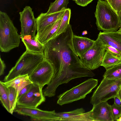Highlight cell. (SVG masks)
Segmentation results:
<instances>
[{
  "label": "cell",
  "instance_id": "21",
  "mask_svg": "<svg viewBox=\"0 0 121 121\" xmlns=\"http://www.w3.org/2000/svg\"><path fill=\"white\" fill-rule=\"evenodd\" d=\"M121 63V58L115 57L106 51L101 66L106 70Z\"/></svg>",
  "mask_w": 121,
  "mask_h": 121
},
{
  "label": "cell",
  "instance_id": "14",
  "mask_svg": "<svg viewBox=\"0 0 121 121\" xmlns=\"http://www.w3.org/2000/svg\"><path fill=\"white\" fill-rule=\"evenodd\" d=\"M63 15L54 22L42 30L37 32L36 35V37L37 39L42 44L44 45L50 40L54 38Z\"/></svg>",
  "mask_w": 121,
  "mask_h": 121
},
{
  "label": "cell",
  "instance_id": "2",
  "mask_svg": "<svg viewBox=\"0 0 121 121\" xmlns=\"http://www.w3.org/2000/svg\"><path fill=\"white\" fill-rule=\"evenodd\" d=\"M20 35L12 20L5 13L0 11V50L8 52L18 47Z\"/></svg>",
  "mask_w": 121,
  "mask_h": 121
},
{
  "label": "cell",
  "instance_id": "7",
  "mask_svg": "<svg viewBox=\"0 0 121 121\" xmlns=\"http://www.w3.org/2000/svg\"><path fill=\"white\" fill-rule=\"evenodd\" d=\"M106 51L104 45L97 38L92 46L80 58L86 67L93 70L101 66Z\"/></svg>",
  "mask_w": 121,
  "mask_h": 121
},
{
  "label": "cell",
  "instance_id": "38",
  "mask_svg": "<svg viewBox=\"0 0 121 121\" xmlns=\"http://www.w3.org/2000/svg\"><path fill=\"white\" fill-rule=\"evenodd\" d=\"M105 0L106 1V0Z\"/></svg>",
  "mask_w": 121,
  "mask_h": 121
},
{
  "label": "cell",
  "instance_id": "13",
  "mask_svg": "<svg viewBox=\"0 0 121 121\" xmlns=\"http://www.w3.org/2000/svg\"><path fill=\"white\" fill-rule=\"evenodd\" d=\"M97 38L104 45L110 46L121 52V32L118 31H100Z\"/></svg>",
  "mask_w": 121,
  "mask_h": 121
},
{
  "label": "cell",
  "instance_id": "33",
  "mask_svg": "<svg viewBox=\"0 0 121 121\" xmlns=\"http://www.w3.org/2000/svg\"><path fill=\"white\" fill-rule=\"evenodd\" d=\"M118 17L120 28H121V10L119 13Z\"/></svg>",
  "mask_w": 121,
  "mask_h": 121
},
{
  "label": "cell",
  "instance_id": "17",
  "mask_svg": "<svg viewBox=\"0 0 121 121\" xmlns=\"http://www.w3.org/2000/svg\"><path fill=\"white\" fill-rule=\"evenodd\" d=\"M84 109L81 108L72 111L56 113L58 121H83L85 117Z\"/></svg>",
  "mask_w": 121,
  "mask_h": 121
},
{
  "label": "cell",
  "instance_id": "24",
  "mask_svg": "<svg viewBox=\"0 0 121 121\" xmlns=\"http://www.w3.org/2000/svg\"><path fill=\"white\" fill-rule=\"evenodd\" d=\"M0 99L3 105L10 113V107L7 87L0 82Z\"/></svg>",
  "mask_w": 121,
  "mask_h": 121
},
{
  "label": "cell",
  "instance_id": "27",
  "mask_svg": "<svg viewBox=\"0 0 121 121\" xmlns=\"http://www.w3.org/2000/svg\"><path fill=\"white\" fill-rule=\"evenodd\" d=\"M118 15L121 10V0H106Z\"/></svg>",
  "mask_w": 121,
  "mask_h": 121
},
{
  "label": "cell",
  "instance_id": "23",
  "mask_svg": "<svg viewBox=\"0 0 121 121\" xmlns=\"http://www.w3.org/2000/svg\"><path fill=\"white\" fill-rule=\"evenodd\" d=\"M103 77L107 79H121V63L106 70Z\"/></svg>",
  "mask_w": 121,
  "mask_h": 121
},
{
  "label": "cell",
  "instance_id": "20",
  "mask_svg": "<svg viewBox=\"0 0 121 121\" xmlns=\"http://www.w3.org/2000/svg\"><path fill=\"white\" fill-rule=\"evenodd\" d=\"M69 0H56L54 2L51 3L48 10L46 14H50L65 10L67 8Z\"/></svg>",
  "mask_w": 121,
  "mask_h": 121
},
{
  "label": "cell",
  "instance_id": "10",
  "mask_svg": "<svg viewBox=\"0 0 121 121\" xmlns=\"http://www.w3.org/2000/svg\"><path fill=\"white\" fill-rule=\"evenodd\" d=\"M14 112L20 115L29 116L32 121H58L56 112L55 110L51 111H44L37 108H30L17 105Z\"/></svg>",
  "mask_w": 121,
  "mask_h": 121
},
{
  "label": "cell",
  "instance_id": "35",
  "mask_svg": "<svg viewBox=\"0 0 121 121\" xmlns=\"http://www.w3.org/2000/svg\"><path fill=\"white\" fill-rule=\"evenodd\" d=\"M116 121H121V116L118 119H117Z\"/></svg>",
  "mask_w": 121,
  "mask_h": 121
},
{
  "label": "cell",
  "instance_id": "19",
  "mask_svg": "<svg viewBox=\"0 0 121 121\" xmlns=\"http://www.w3.org/2000/svg\"><path fill=\"white\" fill-rule=\"evenodd\" d=\"M21 38L26 47V50L36 53H43L44 45L37 39L36 36L27 35Z\"/></svg>",
  "mask_w": 121,
  "mask_h": 121
},
{
  "label": "cell",
  "instance_id": "30",
  "mask_svg": "<svg viewBox=\"0 0 121 121\" xmlns=\"http://www.w3.org/2000/svg\"><path fill=\"white\" fill-rule=\"evenodd\" d=\"M94 0H75V3L78 5L82 7L87 6Z\"/></svg>",
  "mask_w": 121,
  "mask_h": 121
},
{
  "label": "cell",
  "instance_id": "11",
  "mask_svg": "<svg viewBox=\"0 0 121 121\" xmlns=\"http://www.w3.org/2000/svg\"><path fill=\"white\" fill-rule=\"evenodd\" d=\"M19 14L21 29L20 37L27 35L36 36L37 23L32 9L29 6H26Z\"/></svg>",
  "mask_w": 121,
  "mask_h": 121
},
{
  "label": "cell",
  "instance_id": "18",
  "mask_svg": "<svg viewBox=\"0 0 121 121\" xmlns=\"http://www.w3.org/2000/svg\"><path fill=\"white\" fill-rule=\"evenodd\" d=\"M4 85L7 87L11 86L16 90L17 97L21 90L27 85L32 83L29 78L28 74L20 75L9 81L6 82L0 81Z\"/></svg>",
  "mask_w": 121,
  "mask_h": 121
},
{
  "label": "cell",
  "instance_id": "31",
  "mask_svg": "<svg viewBox=\"0 0 121 121\" xmlns=\"http://www.w3.org/2000/svg\"><path fill=\"white\" fill-rule=\"evenodd\" d=\"M6 68V65L3 60L0 57V76L3 75Z\"/></svg>",
  "mask_w": 121,
  "mask_h": 121
},
{
  "label": "cell",
  "instance_id": "34",
  "mask_svg": "<svg viewBox=\"0 0 121 121\" xmlns=\"http://www.w3.org/2000/svg\"><path fill=\"white\" fill-rule=\"evenodd\" d=\"M117 95L121 101V88L119 91Z\"/></svg>",
  "mask_w": 121,
  "mask_h": 121
},
{
  "label": "cell",
  "instance_id": "29",
  "mask_svg": "<svg viewBox=\"0 0 121 121\" xmlns=\"http://www.w3.org/2000/svg\"><path fill=\"white\" fill-rule=\"evenodd\" d=\"M33 83L29 84L23 87L19 93L17 97V100L21 96L27 92L32 86Z\"/></svg>",
  "mask_w": 121,
  "mask_h": 121
},
{
  "label": "cell",
  "instance_id": "6",
  "mask_svg": "<svg viewBox=\"0 0 121 121\" xmlns=\"http://www.w3.org/2000/svg\"><path fill=\"white\" fill-rule=\"evenodd\" d=\"M98 81L91 78L66 91L58 96L57 104L62 106L84 99L96 86Z\"/></svg>",
  "mask_w": 121,
  "mask_h": 121
},
{
  "label": "cell",
  "instance_id": "15",
  "mask_svg": "<svg viewBox=\"0 0 121 121\" xmlns=\"http://www.w3.org/2000/svg\"><path fill=\"white\" fill-rule=\"evenodd\" d=\"M95 41L73 34V43L74 49L78 57H81L93 45Z\"/></svg>",
  "mask_w": 121,
  "mask_h": 121
},
{
  "label": "cell",
  "instance_id": "12",
  "mask_svg": "<svg viewBox=\"0 0 121 121\" xmlns=\"http://www.w3.org/2000/svg\"><path fill=\"white\" fill-rule=\"evenodd\" d=\"M111 105L107 102L99 103L93 106L91 117L93 121H113Z\"/></svg>",
  "mask_w": 121,
  "mask_h": 121
},
{
  "label": "cell",
  "instance_id": "25",
  "mask_svg": "<svg viewBox=\"0 0 121 121\" xmlns=\"http://www.w3.org/2000/svg\"><path fill=\"white\" fill-rule=\"evenodd\" d=\"M7 88L10 107V113L12 114L17 106V95L14 88L11 86L7 87Z\"/></svg>",
  "mask_w": 121,
  "mask_h": 121
},
{
  "label": "cell",
  "instance_id": "26",
  "mask_svg": "<svg viewBox=\"0 0 121 121\" xmlns=\"http://www.w3.org/2000/svg\"><path fill=\"white\" fill-rule=\"evenodd\" d=\"M111 107L113 121H116L121 116V106L117 105L114 104Z\"/></svg>",
  "mask_w": 121,
  "mask_h": 121
},
{
  "label": "cell",
  "instance_id": "37",
  "mask_svg": "<svg viewBox=\"0 0 121 121\" xmlns=\"http://www.w3.org/2000/svg\"><path fill=\"white\" fill-rule=\"evenodd\" d=\"M73 0V1H74L75 0Z\"/></svg>",
  "mask_w": 121,
  "mask_h": 121
},
{
  "label": "cell",
  "instance_id": "22",
  "mask_svg": "<svg viewBox=\"0 0 121 121\" xmlns=\"http://www.w3.org/2000/svg\"><path fill=\"white\" fill-rule=\"evenodd\" d=\"M71 14V10L70 9L68 8L65 10L61 22L55 33L54 38L62 33L66 29L69 24Z\"/></svg>",
  "mask_w": 121,
  "mask_h": 121
},
{
  "label": "cell",
  "instance_id": "28",
  "mask_svg": "<svg viewBox=\"0 0 121 121\" xmlns=\"http://www.w3.org/2000/svg\"><path fill=\"white\" fill-rule=\"evenodd\" d=\"M106 51L112 55L121 58V52L117 49L107 44L104 45Z\"/></svg>",
  "mask_w": 121,
  "mask_h": 121
},
{
  "label": "cell",
  "instance_id": "4",
  "mask_svg": "<svg viewBox=\"0 0 121 121\" xmlns=\"http://www.w3.org/2000/svg\"><path fill=\"white\" fill-rule=\"evenodd\" d=\"M44 59L43 53H36L26 50L21 56L4 79V82L9 81L20 75L29 76Z\"/></svg>",
  "mask_w": 121,
  "mask_h": 121
},
{
  "label": "cell",
  "instance_id": "32",
  "mask_svg": "<svg viewBox=\"0 0 121 121\" xmlns=\"http://www.w3.org/2000/svg\"><path fill=\"white\" fill-rule=\"evenodd\" d=\"M113 98L114 99V104L117 105L121 106V101L117 95L115 96Z\"/></svg>",
  "mask_w": 121,
  "mask_h": 121
},
{
  "label": "cell",
  "instance_id": "36",
  "mask_svg": "<svg viewBox=\"0 0 121 121\" xmlns=\"http://www.w3.org/2000/svg\"><path fill=\"white\" fill-rule=\"evenodd\" d=\"M118 31L119 32H121V28H120Z\"/></svg>",
  "mask_w": 121,
  "mask_h": 121
},
{
  "label": "cell",
  "instance_id": "3",
  "mask_svg": "<svg viewBox=\"0 0 121 121\" xmlns=\"http://www.w3.org/2000/svg\"><path fill=\"white\" fill-rule=\"evenodd\" d=\"M94 14L98 30L114 31L120 28L118 16L107 1L98 0Z\"/></svg>",
  "mask_w": 121,
  "mask_h": 121
},
{
  "label": "cell",
  "instance_id": "9",
  "mask_svg": "<svg viewBox=\"0 0 121 121\" xmlns=\"http://www.w3.org/2000/svg\"><path fill=\"white\" fill-rule=\"evenodd\" d=\"M42 89L40 86L33 84L30 89L17 99V105L37 108L46 100Z\"/></svg>",
  "mask_w": 121,
  "mask_h": 121
},
{
  "label": "cell",
  "instance_id": "1",
  "mask_svg": "<svg viewBox=\"0 0 121 121\" xmlns=\"http://www.w3.org/2000/svg\"><path fill=\"white\" fill-rule=\"evenodd\" d=\"M73 35L69 24L63 32L44 45V59L51 63L54 70L51 81L43 90L48 97L55 96L57 88L60 85L76 78L95 75L77 54L73 43Z\"/></svg>",
  "mask_w": 121,
  "mask_h": 121
},
{
  "label": "cell",
  "instance_id": "8",
  "mask_svg": "<svg viewBox=\"0 0 121 121\" xmlns=\"http://www.w3.org/2000/svg\"><path fill=\"white\" fill-rule=\"evenodd\" d=\"M54 74L52 66L44 59L29 76V78L33 84L43 88L45 85H48L50 83Z\"/></svg>",
  "mask_w": 121,
  "mask_h": 121
},
{
  "label": "cell",
  "instance_id": "16",
  "mask_svg": "<svg viewBox=\"0 0 121 121\" xmlns=\"http://www.w3.org/2000/svg\"><path fill=\"white\" fill-rule=\"evenodd\" d=\"M65 10L48 15L41 13L36 18L37 32L56 21L64 14Z\"/></svg>",
  "mask_w": 121,
  "mask_h": 121
},
{
  "label": "cell",
  "instance_id": "5",
  "mask_svg": "<svg viewBox=\"0 0 121 121\" xmlns=\"http://www.w3.org/2000/svg\"><path fill=\"white\" fill-rule=\"evenodd\" d=\"M121 88V79L103 78L94 90L91 98L90 103L93 106L107 102L117 95Z\"/></svg>",
  "mask_w": 121,
  "mask_h": 121
}]
</instances>
